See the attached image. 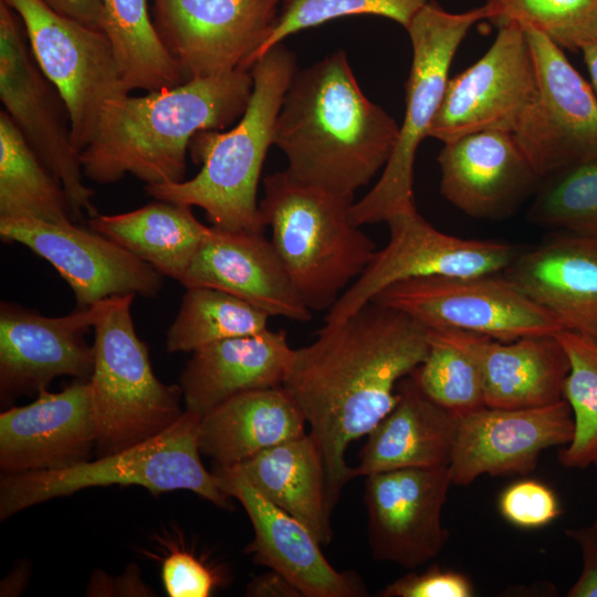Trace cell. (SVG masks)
I'll return each mask as SVG.
<instances>
[{
  "label": "cell",
  "instance_id": "f1b7e54d",
  "mask_svg": "<svg viewBox=\"0 0 597 597\" xmlns=\"http://www.w3.org/2000/svg\"><path fill=\"white\" fill-rule=\"evenodd\" d=\"M231 467L274 505L305 524L322 545L332 542L324 459L310 432Z\"/></svg>",
  "mask_w": 597,
  "mask_h": 597
},
{
  "label": "cell",
  "instance_id": "f35d334b",
  "mask_svg": "<svg viewBox=\"0 0 597 597\" xmlns=\"http://www.w3.org/2000/svg\"><path fill=\"white\" fill-rule=\"evenodd\" d=\"M161 559V579L169 597H208L226 583L224 574L217 566L197 556L182 544H167Z\"/></svg>",
  "mask_w": 597,
  "mask_h": 597
},
{
  "label": "cell",
  "instance_id": "8d00e7d4",
  "mask_svg": "<svg viewBox=\"0 0 597 597\" xmlns=\"http://www.w3.org/2000/svg\"><path fill=\"white\" fill-rule=\"evenodd\" d=\"M484 6L498 28L531 27L570 52L597 39V0H485Z\"/></svg>",
  "mask_w": 597,
  "mask_h": 597
},
{
  "label": "cell",
  "instance_id": "60d3db41",
  "mask_svg": "<svg viewBox=\"0 0 597 597\" xmlns=\"http://www.w3.org/2000/svg\"><path fill=\"white\" fill-rule=\"evenodd\" d=\"M381 597H471L474 587L463 573L432 565L422 573H409L387 585Z\"/></svg>",
  "mask_w": 597,
  "mask_h": 597
},
{
  "label": "cell",
  "instance_id": "7c38bea8",
  "mask_svg": "<svg viewBox=\"0 0 597 597\" xmlns=\"http://www.w3.org/2000/svg\"><path fill=\"white\" fill-rule=\"evenodd\" d=\"M386 223L390 233L387 245L339 296L324 324L347 318L394 283L428 276L496 274L504 272L519 254L510 243L443 233L416 208L396 212Z\"/></svg>",
  "mask_w": 597,
  "mask_h": 597
},
{
  "label": "cell",
  "instance_id": "ba28073f",
  "mask_svg": "<svg viewBox=\"0 0 597 597\" xmlns=\"http://www.w3.org/2000/svg\"><path fill=\"white\" fill-rule=\"evenodd\" d=\"M135 294L102 301L94 324V366L88 379L100 448L106 453L139 443L174 423L185 410L179 385L154 374L133 318Z\"/></svg>",
  "mask_w": 597,
  "mask_h": 597
},
{
  "label": "cell",
  "instance_id": "9c48e42d",
  "mask_svg": "<svg viewBox=\"0 0 597 597\" xmlns=\"http://www.w3.org/2000/svg\"><path fill=\"white\" fill-rule=\"evenodd\" d=\"M20 18L30 51L63 98L72 138L82 151L93 139L105 106L130 93L102 30L59 14L42 0H2Z\"/></svg>",
  "mask_w": 597,
  "mask_h": 597
},
{
  "label": "cell",
  "instance_id": "e575fe53",
  "mask_svg": "<svg viewBox=\"0 0 597 597\" xmlns=\"http://www.w3.org/2000/svg\"><path fill=\"white\" fill-rule=\"evenodd\" d=\"M556 337L569 360L563 399L574 419L573 439L557 460L566 469L585 470L597 465V342L567 329Z\"/></svg>",
  "mask_w": 597,
  "mask_h": 597
},
{
  "label": "cell",
  "instance_id": "d6a6232c",
  "mask_svg": "<svg viewBox=\"0 0 597 597\" xmlns=\"http://www.w3.org/2000/svg\"><path fill=\"white\" fill-rule=\"evenodd\" d=\"M264 311L212 287H188L166 333L168 353H192L228 338L268 329Z\"/></svg>",
  "mask_w": 597,
  "mask_h": 597
},
{
  "label": "cell",
  "instance_id": "ac0fdd59",
  "mask_svg": "<svg viewBox=\"0 0 597 597\" xmlns=\"http://www.w3.org/2000/svg\"><path fill=\"white\" fill-rule=\"evenodd\" d=\"M574 419L565 399L523 409L484 406L458 417L449 471L452 484L465 486L483 474H527L542 452L568 444Z\"/></svg>",
  "mask_w": 597,
  "mask_h": 597
},
{
  "label": "cell",
  "instance_id": "74e56055",
  "mask_svg": "<svg viewBox=\"0 0 597 597\" xmlns=\"http://www.w3.org/2000/svg\"><path fill=\"white\" fill-rule=\"evenodd\" d=\"M430 0H282L276 23L255 62L294 33L348 15H378L405 29ZM254 62V63H255ZM253 63V64H254Z\"/></svg>",
  "mask_w": 597,
  "mask_h": 597
},
{
  "label": "cell",
  "instance_id": "ee69618b",
  "mask_svg": "<svg viewBox=\"0 0 597 597\" xmlns=\"http://www.w3.org/2000/svg\"><path fill=\"white\" fill-rule=\"evenodd\" d=\"M250 597H302L300 590L283 575L269 569L254 576L245 588Z\"/></svg>",
  "mask_w": 597,
  "mask_h": 597
},
{
  "label": "cell",
  "instance_id": "7402d4cb",
  "mask_svg": "<svg viewBox=\"0 0 597 597\" xmlns=\"http://www.w3.org/2000/svg\"><path fill=\"white\" fill-rule=\"evenodd\" d=\"M440 192L476 219L511 214L542 180L513 133L482 130L448 143L438 155Z\"/></svg>",
  "mask_w": 597,
  "mask_h": 597
},
{
  "label": "cell",
  "instance_id": "836d02e7",
  "mask_svg": "<svg viewBox=\"0 0 597 597\" xmlns=\"http://www.w3.org/2000/svg\"><path fill=\"white\" fill-rule=\"evenodd\" d=\"M429 350L411 376L431 400L460 417L485 406L473 354L447 328H428Z\"/></svg>",
  "mask_w": 597,
  "mask_h": 597
},
{
  "label": "cell",
  "instance_id": "4dcf8cb0",
  "mask_svg": "<svg viewBox=\"0 0 597 597\" xmlns=\"http://www.w3.org/2000/svg\"><path fill=\"white\" fill-rule=\"evenodd\" d=\"M0 219L53 223L77 219L63 185L4 109L0 112Z\"/></svg>",
  "mask_w": 597,
  "mask_h": 597
},
{
  "label": "cell",
  "instance_id": "277c9868",
  "mask_svg": "<svg viewBox=\"0 0 597 597\" xmlns=\"http://www.w3.org/2000/svg\"><path fill=\"white\" fill-rule=\"evenodd\" d=\"M250 71L253 90L241 118L226 130L199 132L189 144L200 171L180 182L146 185L145 190L155 200L201 208L213 227L264 232L258 187L284 95L297 72L296 57L280 43Z\"/></svg>",
  "mask_w": 597,
  "mask_h": 597
},
{
  "label": "cell",
  "instance_id": "6da1fadb",
  "mask_svg": "<svg viewBox=\"0 0 597 597\" xmlns=\"http://www.w3.org/2000/svg\"><path fill=\"white\" fill-rule=\"evenodd\" d=\"M428 350L426 326L373 301L336 324H325L314 342L294 349L283 387L321 449L332 511L353 479L345 458L348 446L391 410L398 383Z\"/></svg>",
  "mask_w": 597,
  "mask_h": 597
},
{
  "label": "cell",
  "instance_id": "83f0119b",
  "mask_svg": "<svg viewBox=\"0 0 597 597\" xmlns=\"http://www.w3.org/2000/svg\"><path fill=\"white\" fill-rule=\"evenodd\" d=\"M306 425L301 408L283 386L247 391L201 417L199 450L216 465L231 467L303 437Z\"/></svg>",
  "mask_w": 597,
  "mask_h": 597
},
{
  "label": "cell",
  "instance_id": "d6986e66",
  "mask_svg": "<svg viewBox=\"0 0 597 597\" xmlns=\"http://www.w3.org/2000/svg\"><path fill=\"white\" fill-rule=\"evenodd\" d=\"M102 301L63 316H46L18 303H0V392L7 400L39 392L56 377L88 380L94 347L85 335Z\"/></svg>",
  "mask_w": 597,
  "mask_h": 597
},
{
  "label": "cell",
  "instance_id": "2e32d148",
  "mask_svg": "<svg viewBox=\"0 0 597 597\" xmlns=\"http://www.w3.org/2000/svg\"><path fill=\"white\" fill-rule=\"evenodd\" d=\"M0 235L48 261L70 285L76 307L137 294L155 297L163 275L107 237L74 222L0 219Z\"/></svg>",
  "mask_w": 597,
  "mask_h": 597
},
{
  "label": "cell",
  "instance_id": "44dd1931",
  "mask_svg": "<svg viewBox=\"0 0 597 597\" xmlns=\"http://www.w3.org/2000/svg\"><path fill=\"white\" fill-rule=\"evenodd\" d=\"M97 439L88 380L59 392L42 389L31 404L0 415V468L4 473L62 469L86 460Z\"/></svg>",
  "mask_w": 597,
  "mask_h": 597
},
{
  "label": "cell",
  "instance_id": "4316f807",
  "mask_svg": "<svg viewBox=\"0 0 597 597\" xmlns=\"http://www.w3.org/2000/svg\"><path fill=\"white\" fill-rule=\"evenodd\" d=\"M391 410L366 436L353 479L406 469L449 465L458 416L427 397L411 374L396 388Z\"/></svg>",
  "mask_w": 597,
  "mask_h": 597
},
{
  "label": "cell",
  "instance_id": "5b68a950",
  "mask_svg": "<svg viewBox=\"0 0 597 597\" xmlns=\"http://www.w3.org/2000/svg\"><path fill=\"white\" fill-rule=\"evenodd\" d=\"M263 224L301 300L311 311H329L366 270L375 242L353 223L354 199L303 184L285 169L263 178Z\"/></svg>",
  "mask_w": 597,
  "mask_h": 597
},
{
  "label": "cell",
  "instance_id": "30bf717a",
  "mask_svg": "<svg viewBox=\"0 0 597 597\" xmlns=\"http://www.w3.org/2000/svg\"><path fill=\"white\" fill-rule=\"evenodd\" d=\"M498 274L404 280L371 301L398 310L427 328L461 329L502 342L564 329L548 311Z\"/></svg>",
  "mask_w": 597,
  "mask_h": 597
},
{
  "label": "cell",
  "instance_id": "5bb4252c",
  "mask_svg": "<svg viewBox=\"0 0 597 597\" xmlns=\"http://www.w3.org/2000/svg\"><path fill=\"white\" fill-rule=\"evenodd\" d=\"M282 0H153L157 33L185 82L250 70Z\"/></svg>",
  "mask_w": 597,
  "mask_h": 597
},
{
  "label": "cell",
  "instance_id": "7bdbcfd3",
  "mask_svg": "<svg viewBox=\"0 0 597 597\" xmlns=\"http://www.w3.org/2000/svg\"><path fill=\"white\" fill-rule=\"evenodd\" d=\"M61 15L90 28L102 30V0H42Z\"/></svg>",
  "mask_w": 597,
  "mask_h": 597
},
{
  "label": "cell",
  "instance_id": "ab89813d",
  "mask_svg": "<svg viewBox=\"0 0 597 597\" xmlns=\"http://www.w3.org/2000/svg\"><path fill=\"white\" fill-rule=\"evenodd\" d=\"M499 511L512 525L538 528L562 514L556 493L536 480H520L510 484L499 498Z\"/></svg>",
  "mask_w": 597,
  "mask_h": 597
},
{
  "label": "cell",
  "instance_id": "d4e9b609",
  "mask_svg": "<svg viewBox=\"0 0 597 597\" xmlns=\"http://www.w3.org/2000/svg\"><path fill=\"white\" fill-rule=\"evenodd\" d=\"M293 357L285 332L269 328L203 346L180 375L186 410L202 417L237 395L283 386Z\"/></svg>",
  "mask_w": 597,
  "mask_h": 597
},
{
  "label": "cell",
  "instance_id": "f6af8a7d",
  "mask_svg": "<svg viewBox=\"0 0 597 597\" xmlns=\"http://www.w3.org/2000/svg\"><path fill=\"white\" fill-rule=\"evenodd\" d=\"M580 52L591 80V86L597 94V39L582 48Z\"/></svg>",
  "mask_w": 597,
  "mask_h": 597
},
{
  "label": "cell",
  "instance_id": "52a82bcc",
  "mask_svg": "<svg viewBox=\"0 0 597 597\" xmlns=\"http://www.w3.org/2000/svg\"><path fill=\"white\" fill-rule=\"evenodd\" d=\"M488 18L484 4L453 13L430 0L406 28L412 60L405 85L404 121L395 149L378 181L349 208L355 226L386 222L396 212L416 208L413 167L417 149L429 137L460 44L475 23Z\"/></svg>",
  "mask_w": 597,
  "mask_h": 597
},
{
  "label": "cell",
  "instance_id": "484cf974",
  "mask_svg": "<svg viewBox=\"0 0 597 597\" xmlns=\"http://www.w3.org/2000/svg\"><path fill=\"white\" fill-rule=\"evenodd\" d=\"M447 329L478 360L485 406L523 409L563 399L569 360L556 334L502 342L467 331Z\"/></svg>",
  "mask_w": 597,
  "mask_h": 597
},
{
  "label": "cell",
  "instance_id": "ffe728a7",
  "mask_svg": "<svg viewBox=\"0 0 597 597\" xmlns=\"http://www.w3.org/2000/svg\"><path fill=\"white\" fill-rule=\"evenodd\" d=\"M221 490L238 500L253 527L244 547L255 564L286 577L302 597H364L368 590L353 570L339 572L326 559L311 530L274 505L233 467L216 465Z\"/></svg>",
  "mask_w": 597,
  "mask_h": 597
},
{
  "label": "cell",
  "instance_id": "e0dca14e",
  "mask_svg": "<svg viewBox=\"0 0 597 597\" xmlns=\"http://www.w3.org/2000/svg\"><path fill=\"white\" fill-rule=\"evenodd\" d=\"M451 484L449 465L365 476L367 534L374 558L412 569L437 557L449 538L442 509Z\"/></svg>",
  "mask_w": 597,
  "mask_h": 597
},
{
  "label": "cell",
  "instance_id": "cb8c5ba5",
  "mask_svg": "<svg viewBox=\"0 0 597 597\" xmlns=\"http://www.w3.org/2000/svg\"><path fill=\"white\" fill-rule=\"evenodd\" d=\"M564 329L597 342V237L562 231L503 272Z\"/></svg>",
  "mask_w": 597,
  "mask_h": 597
},
{
  "label": "cell",
  "instance_id": "7a4b0ae2",
  "mask_svg": "<svg viewBox=\"0 0 597 597\" xmlns=\"http://www.w3.org/2000/svg\"><path fill=\"white\" fill-rule=\"evenodd\" d=\"M399 126L363 93L337 50L295 73L281 105L274 145L294 179L354 199L387 165Z\"/></svg>",
  "mask_w": 597,
  "mask_h": 597
},
{
  "label": "cell",
  "instance_id": "8992f818",
  "mask_svg": "<svg viewBox=\"0 0 597 597\" xmlns=\"http://www.w3.org/2000/svg\"><path fill=\"white\" fill-rule=\"evenodd\" d=\"M200 419L185 409L158 434L97 460H83L55 470L4 473L0 480V519L83 489L113 484L142 486L154 495L187 490L228 509L231 498L200 458Z\"/></svg>",
  "mask_w": 597,
  "mask_h": 597
},
{
  "label": "cell",
  "instance_id": "d590c367",
  "mask_svg": "<svg viewBox=\"0 0 597 597\" xmlns=\"http://www.w3.org/2000/svg\"><path fill=\"white\" fill-rule=\"evenodd\" d=\"M528 217L565 232L597 237V158L543 177Z\"/></svg>",
  "mask_w": 597,
  "mask_h": 597
},
{
  "label": "cell",
  "instance_id": "9a60e30c",
  "mask_svg": "<svg viewBox=\"0 0 597 597\" xmlns=\"http://www.w3.org/2000/svg\"><path fill=\"white\" fill-rule=\"evenodd\" d=\"M536 91V66L524 28L501 25L488 51L449 78L429 137L448 143L482 130L513 133Z\"/></svg>",
  "mask_w": 597,
  "mask_h": 597
},
{
  "label": "cell",
  "instance_id": "f546056e",
  "mask_svg": "<svg viewBox=\"0 0 597 597\" xmlns=\"http://www.w3.org/2000/svg\"><path fill=\"white\" fill-rule=\"evenodd\" d=\"M192 207L156 200L138 209L90 217L92 230L113 240L163 276L181 281L210 227Z\"/></svg>",
  "mask_w": 597,
  "mask_h": 597
},
{
  "label": "cell",
  "instance_id": "4fadbf2b",
  "mask_svg": "<svg viewBox=\"0 0 597 597\" xmlns=\"http://www.w3.org/2000/svg\"><path fill=\"white\" fill-rule=\"evenodd\" d=\"M537 74V91L513 135L541 178L597 158V95L541 31L523 27Z\"/></svg>",
  "mask_w": 597,
  "mask_h": 597
},
{
  "label": "cell",
  "instance_id": "603a6c76",
  "mask_svg": "<svg viewBox=\"0 0 597 597\" xmlns=\"http://www.w3.org/2000/svg\"><path fill=\"white\" fill-rule=\"evenodd\" d=\"M185 289L212 287L234 295L270 316L308 322L301 300L271 240L263 232L211 226L187 272Z\"/></svg>",
  "mask_w": 597,
  "mask_h": 597
},
{
  "label": "cell",
  "instance_id": "8fae6325",
  "mask_svg": "<svg viewBox=\"0 0 597 597\" xmlns=\"http://www.w3.org/2000/svg\"><path fill=\"white\" fill-rule=\"evenodd\" d=\"M18 14L0 0V100L4 111L46 167L61 181L76 217L98 213L84 181L81 151L69 111L38 66Z\"/></svg>",
  "mask_w": 597,
  "mask_h": 597
},
{
  "label": "cell",
  "instance_id": "1f68e13d",
  "mask_svg": "<svg viewBox=\"0 0 597 597\" xmlns=\"http://www.w3.org/2000/svg\"><path fill=\"white\" fill-rule=\"evenodd\" d=\"M102 4L101 28L130 92H153L185 82L179 64L157 33L149 0H102Z\"/></svg>",
  "mask_w": 597,
  "mask_h": 597
},
{
  "label": "cell",
  "instance_id": "b9f144b4",
  "mask_svg": "<svg viewBox=\"0 0 597 597\" xmlns=\"http://www.w3.org/2000/svg\"><path fill=\"white\" fill-rule=\"evenodd\" d=\"M582 557V569L568 589L567 597H597V521L588 525L565 530Z\"/></svg>",
  "mask_w": 597,
  "mask_h": 597
},
{
  "label": "cell",
  "instance_id": "3957f363",
  "mask_svg": "<svg viewBox=\"0 0 597 597\" xmlns=\"http://www.w3.org/2000/svg\"><path fill=\"white\" fill-rule=\"evenodd\" d=\"M252 90L251 71L238 69L109 102L81 151L85 178L98 185L115 184L126 175L146 185L184 181L192 137L237 123Z\"/></svg>",
  "mask_w": 597,
  "mask_h": 597
}]
</instances>
